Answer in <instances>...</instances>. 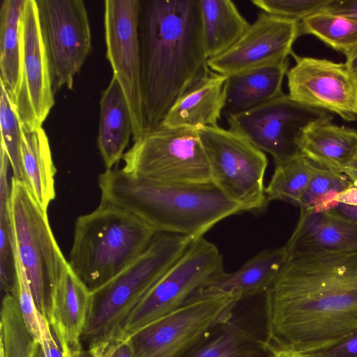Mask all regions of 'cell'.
<instances>
[{"label":"cell","mask_w":357,"mask_h":357,"mask_svg":"<svg viewBox=\"0 0 357 357\" xmlns=\"http://www.w3.org/2000/svg\"><path fill=\"white\" fill-rule=\"evenodd\" d=\"M273 351L312 352L357 331V251L288 257L264 295Z\"/></svg>","instance_id":"cell-1"},{"label":"cell","mask_w":357,"mask_h":357,"mask_svg":"<svg viewBox=\"0 0 357 357\" xmlns=\"http://www.w3.org/2000/svg\"><path fill=\"white\" fill-rule=\"evenodd\" d=\"M139 38L148 130L210 70L199 0H140Z\"/></svg>","instance_id":"cell-2"},{"label":"cell","mask_w":357,"mask_h":357,"mask_svg":"<svg viewBox=\"0 0 357 357\" xmlns=\"http://www.w3.org/2000/svg\"><path fill=\"white\" fill-rule=\"evenodd\" d=\"M101 202L139 218L156 232L193 240L223 219L244 212L214 183H162L139 178L122 169L98 176Z\"/></svg>","instance_id":"cell-3"},{"label":"cell","mask_w":357,"mask_h":357,"mask_svg":"<svg viewBox=\"0 0 357 357\" xmlns=\"http://www.w3.org/2000/svg\"><path fill=\"white\" fill-rule=\"evenodd\" d=\"M193 241L181 234L157 232L146 250L132 263L91 291L81 337L82 349L110 347L124 341L121 331L127 318Z\"/></svg>","instance_id":"cell-4"},{"label":"cell","mask_w":357,"mask_h":357,"mask_svg":"<svg viewBox=\"0 0 357 357\" xmlns=\"http://www.w3.org/2000/svg\"><path fill=\"white\" fill-rule=\"evenodd\" d=\"M156 233L133 214L101 202L75 222L69 266L94 291L139 257Z\"/></svg>","instance_id":"cell-5"},{"label":"cell","mask_w":357,"mask_h":357,"mask_svg":"<svg viewBox=\"0 0 357 357\" xmlns=\"http://www.w3.org/2000/svg\"><path fill=\"white\" fill-rule=\"evenodd\" d=\"M9 204L14 254L20 262L39 313L47 319V303L69 266L53 235L47 210L24 182L11 178Z\"/></svg>","instance_id":"cell-6"},{"label":"cell","mask_w":357,"mask_h":357,"mask_svg":"<svg viewBox=\"0 0 357 357\" xmlns=\"http://www.w3.org/2000/svg\"><path fill=\"white\" fill-rule=\"evenodd\" d=\"M123 171L162 183L212 182L197 129L159 125L146 130L124 153Z\"/></svg>","instance_id":"cell-7"},{"label":"cell","mask_w":357,"mask_h":357,"mask_svg":"<svg viewBox=\"0 0 357 357\" xmlns=\"http://www.w3.org/2000/svg\"><path fill=\"white\" fill-rule=\"evenodd\" d=\"M238 302L228 294L198 296L130 335L133 357H184L232 319Z\"/></svg>","instance_id":"cell-8"},{"label":"cell","mask_w":357,"mask_h":357,"mask_svg":"<svg viewBox=\"0 0 357 357\" xmlns=\"http://www.w3.org/2000/svg\"><path fill=\"white\" fill-rule=\"evenodd\" d=\"M223 271L218 248L204 236L194 240L130 313L122 340L197 297Z\"/></svg>","instance_id":"cell-9"},{"label":"cell","mask_w":357,"mask_h":357,"mask_svg":"<svg viewBox=\"0 0 357 357\" xmlns=\"http://www.w3.org/2000/svg\"><path fill=\"white\" fill-rule=\"evenodd\" d=\"M197 131L212 182L244 211L264 210L268 203L264 185L268 165L264 152L230 129L202 126Z\"/></svg>","instance_id":"cell-10"},{"label":"cell","mask_w":357,"mask_h":357,"mask_svg":"<svg viewBox=\"0 0 357 357\" xmlns=\"http://www.w3.org/2000/svg\"><path fill=\"white\" fill-rule=\"evenodd\" d=\"M332 119L331 113L305 105L284 93L250 110L227 117L230 130L271 154L275 165L301 155L300 144L307 128Z\"/></svg>","instance_id":"cell-11"},{"label":"cell","mask_w":357,"mask_h":357,"mask_svg":"<svg viewBox=\"0 0 357 357\" xmlns=\"http://www.w3.org/2000/svg\"><path fill=\"white\" fill-rule=\"evenodd\" d=\"M20 79L10 98L22 128H42L54 105L50 61L36 0H25L20 21Z\"/></svg>","instance_id":"cell-12"},{"label":"cell","mask_w":357,"mask_h":357,"mask_svg":"<svg viewBox=\"0 0 357 357\" xmlns=\"http://www.w3.org/2000/svg\"><path fill=\"white\" fill-rule=\"evenodd\" d=\"M140 0H105L107 58L126 99L135 141L147 130L144 116L139 15Z\"/></svg>","instance_id":"cell-13"},{"label":"cell","mask_w":357,"mask_h":357,"mask_svg":"<svg viewBox=\"0 0 357 357\" xmlns=\"http://www.w3.org/2000/svg\"><path fill=\"white\" fill-rule=\"evenodd\" d=\"M54 92L73 87L91 47L87 10L82 0H36Z\"/></svg>","instance_id":"cell-14"},{"label":"cell","mask_w":357,"mask_h":357,"mask_svg":"<svg viewBox=\"0 0 357 357\" xmlns=\"http://www.w3.org/2000/svg\"><path fill=\"white\" fill-rule=\"evenodd\" d=\"M296 64L287 73L289 95L305 105L357 119V83L344 63L291 54Z\"/></svg>","instance_id":"cell-15"},{"label":"cell","mask_w":357,"mask_h":357,"mask_svg":"<svg viewBox=\"0 0 357 357\" xmlns=\"http://www.w3.org/2000/svg\"><path fill=\"white\" fill-rule=\"evenodd\" d=\"M299 36V22L261 12L230 49L208 59V66L228 77L278 63L292 54Z\"/></svg>","instance_id":"cell-16"},{"label":"cell","mask_w":357,"mask_h":357,"mask_svg":"<svg viewBox=\"0 0 357 357\" xmlns=\"http://www.w3.org/2000/svg\"><path fill=\"white\" fill-rule=\"evenodd\" d=\"M285 248L289 257L357 251V223L328 212L300 210Z\"/></svg>","instance_id":"cell-17"},{"label":"cell","mask_w":357,"mask_h":357,"mask_svg":"<svg viewBox=\"0 0 357 357\" xmlns=\"http://www.w3.org/2000/svg\"><path fill=\"white\" fill-rule=\"evenodd\" d=\"M91 291L68 266L47 303V319L66 356L82 350Z\"/></svg>","instance_id":"cell-18"},{"label":"cell","mask_w":357,"mask_h":357,"mask_svg":"<svg viewBox=\"0 0 357 357\" xmlns=\"http://www.w3.org/2000/svg\"><path fill=\"white\" fill-rule=\"evenodd\" d=\"M227 78L210 69L177 98L160 125L195 129L218 126L222 114Z\"/></svg>","instance_id":"cell-19"},{"label":"cell","mask_w":357,"mask_h":357,"mask_svg":"<svg viewBox=\"0 0 357 357\" xmlns=\"http://www.w3.org/2000/svg\"><path fill=\"white\" fill-rule=\"evenodd\" d=\"M285 246L264 250L237 271H225L213 280L199 296L228 294L239 301L268 291L288 259Z\"/></svg>","instance_id":"cell-20"},{"label":"cell","mask_w":357,"mask_h":357,"mask_svg":"<svg viewBox=\"0 0 357 357\" xmlns=\"http://www.w3.org/2000/svg\"><path fill=\"white\" fill-rule=\"evenodd\" d=\"M288 59L228 76L225 84L222 115L229 117L250 110L284 93L282 82Z\"/></svg>","instance_id":"cell-21"},{"label":"cell","mask_w":357,"mask_h":357,"mask_svg":"<svg viewBox=\"0 0 357 357\" xmlns=\"http://www.w3.org/2000/svg\"><path fill=\"white\" fill-rule=\"evenodd\" d=\"M98 146L107 169L122 159L133 128L122 89L113 75L100 101Z\"/></svg>","instance_id":"cell-22"},{"label":"cell","mask_w":357,"mask_h":357,"mask_svg":"<svg viewBox=\"0 0 357 357\" xmlns=\"http://www.w3.org/2000/svg\"><path fill=\"white\" fill-rule=\"evenodd\" d=\"M300 151L317 165L342 172L357 157V131L331 120L317 122L305 131Z\"/></svg>","instance_id":"cell-23"},{"label":"cell","mask_w":357,"mask_h":357,"mask_svg":"<svg viewBox=\"0 0 357 357\" xmlns=\"http://www.w3.org/2000/svg\"><path fill=\"white\" fill-rule=\"evenodd\" d=\"M22 162L24 184L38 204L45 210L55 198L54 167L45 131L23 129Z\"/></svg>","instance_id":"cell-24"},{"label":"cell","mask_w":357,"mask_h":357,"mask_svg":"<svg viewBox=\"0 0 357 357\" xmlns=\"http://www.w3.org/2000/svg\"><path fill=\"white\" fill-rule=\"evenodd\" d=\"M207 56L216 57L230 49L250 23L229 0H199Z\"/></svg>","instance_id":"cell-25"},{"label":"cell","mask_w":357,"mask_h":357,"mask_svg":"<svg viewBox=\"0 0 357 357\" xmlns=\"http://www.w3.org/2000/svg\"><path fill=\"white\" fill-rule=\"evenodd\" d=\"M271 354L265 339L231 319L216 328L184 357H270Z\"/></svg>","instance_id":"cell-26"},{"label":"cell","mask_w":357,"mask_h":357,"mask_svg":"<svg viewBox=\"0 0 357 357\" xmlns=\"http://www.w3.org/2000/svg\"><path fill=\"white\" fill-rule=\"evenodd\" d=\"M25 0H3L0 8V69L1 81L11 98L20 79V21Z\"/></svg>","instance_id":"cell-27"},{"label":"cell","mask_w":357,"mask_h":357,"mask_svg":"<svg viewBox=\"0 0 357 357\" xmlns=\"http://www.w3.org/2000/svg\"><path fill=\"white\" fill-rule=\"evenodd\" d=\"M300 34H310L345 56L357 45V22L341 15L317 12L299 22Z\"/></svg>","instance_id":"cell-28"},{"label":"cell","mask_w":357,"mask_h":357,"mask_svg":"<svg viewBox=\"0 0 357 357\" xmlns=\"http://www.w3.org/2000/svg\"><path fill=\"white\" fill-rule=\"evenodd\" d=\"M317 165L300 155L284 164L275 165L265 194L268 202L282 200L299 206Z\"/></svg>","instance_id":"cell-29"},{"label":"cell","mask_w":357,"mask_h":357,"mask_svg":"<svg viewBox=\"0 0 357 357\" xmlns=\"http://www.w3.org/2000/svg\"><path fill=\"white\" fill-rule=\"evenodd\" d=\"M352 183L345 174L317 165L301 197L300 210L329 211L336 204L335 197Z\"/></svg>","instance_id":"cell-30"},{"label":"cell","mask_w":357,"mask_h":357,"mask_svg":"<svg viewBox=\"0 0 357 357\" xmlns=\"http://www.w3.org/2000/svg\"><path fill=\"white\" fill-rule=\"evenodd\" d=\"M0 87L1 146L8 155L13 177L24 183L21 154L23 128L1 81Z\"/></svg>","instance_id":"cell-31"},{"label":"cell","mask_w":357,"mask_h":357,"mask_svg":"<svg viewBox=\"0 0 357 357\" xmlns=\"http://www.w3.org/2000/svg\"><path fill=\"white\" fill-rule=\"evenodd\" d=\"M330 0H252L262 12L301 22L307 17L323 10Z\"/></svg>","instance_id":"cell-32"},{"label":"cell","mask_w":357,"mask_h":357,"mask_svg":"<svg viewBox=\"0 0 357 357\" xmlns=\"http://www.w3.org/2000/svg\"><path fill=\"white\" fill-rule=\"evenodd\" d=\"M15 283V256L8 206L0 208V284L4 295L13 294Z\"/></svg>","instance_id":"cell-33"},{"label":"cell","mask_w":357,"mask_h":357,"mask_svg":"<svg viewBox=\"0 0 357 357\" xmlns=\"http://www.w3.org/2000/svg\"><path fill=\"white\" fill-rule=\"evenodd\" d=\"M15 256V283L12 294L17 300L25 324L32 336L41 340L40 313L34 303L33 297L26 275L17 257Z\"/></svg>","instance_id":"cell-34"},{"label":"cell","mask_w":357,"mask_h":357,"mask_svg":"<svg viewBox=\"0 0 357 357\" xmlns=\"http://www.w3.org/2000/svg\"><path fill=\"white\" fill-rule=\"evenodd\" d=\"M291 354L297 357H357V331L321 349L304 354Z\"/></svg>","instance_id":"cell-35"},{"label":"cell","mask_w":357,"mask_h":357,"mask_svg":"<svg viewBox=\"0 0 357 357\" xmlns=\"http://www.w3.org/2000/svg\"><path fill=\"white\" fill-rule=\"evenodd\" d=\"M39 321L41 332V340H36L31 357H70L63 352L56 340L49 322L40 314Z\"/></svg>","instance_id":"cell-36"},{"label":"cell","mask_w":357,"mask_h":357,"mask_svg":"<svg viewBox=\"0 0 357 357\" xmlns=\"http://www.w3.org/2000/svg\"><path fill=\"white\" fill-rule=\"evenodd\" d=\"M321 11L341 15L357 22V0H330Z\"/></svg>","instance_id":"cell-37"},{"label":"cell","mask_w":357,"mask_h":357,"mask_svg":"<svg viewBox=\"0 0 357 357\" xmlns=\"http://www.w3.org/2000/svg\"><path fill=\"white\" fill-rule=\"evenodd\" d=\"M326 212L357 223V206L336 204L332 208Z\"/></svg>","instance_id":"cell-38"},{"label":"cell","mask_w":357,"mask_h":357,"mask_svg":"<svg viewBox=\"0 0 357 357\" xmlns=\"http://www.w3.org/2000/svg\"><path fill=\"white\" fill-rule=\"evenodd\" d=\"M118 344L111 347L99 346L89 350H80L73 353L70 357H109Z\"/></svg>","instance_id":"cell-39"},{"label":"cell","mask_w":357,"mask_h":357,"mask_svg":"<svg viewBox=\"0 0 357 357\" xmlns=\"http://www.w3.org/2000/svg\"><path fill=\"white\" fill-rule=\"evenodd\" d=\"M336 204L357 206V185L352 183L335 199Z\"/></svg>","instance_id":"cell-40"},{"label":"cell","mask_w":357,"mask_h":357,"mask_svg":"<svg viewBox=\"0 0 357 357\" xmlns=\"http://www.w3.org/2000/svg\"><path fill=\"white\" fill-rule=\"evenodd\" d=\"M109 357H133L128 338L118 344Z\"/></svg>","instance_id":"cell-41"},{"label":"cell","mask_w":357,"mask_h":357,"mask_svg":"<svg viewBox=\"0 0 357 357\" xmlns=\"http://www.w3.org/2000/svg\"><path fill=\"white\" fill-rule=\"evenodd\" d=\"M344 63L357 83V45L346 55Z\"/></svg>","instance_id":"cell-42"},{"label":"cell","mask_w":357,"mask_h":357,"mask_svg":"<svg viewBox=\"0 0 357 357\" xmlns=\"http://www.w3.org/2000/svg\"><path fill=\"white\" fill-rule=\"evenodd\" d=\"M342 173L345 174L354 184L357 185V157L344 169Z\"/></svg>","instance_id":"cell-43"},{"label":"cell","mask_w":357,"mask_h":357,"mask_svg":"<svg viewBox=\"0 0 357 357\" xmlns=\"http://www.w3.org/2000/svg\"><path fill=\"white\" fill-rule=\"evenodd\" d=\"M270 357H297V356H296L293 354H291L285 353V352L273 351Z\"/></svg>","instance_id":"cell-44"},{"label":"cell","mask_w":357,"mask_h":357,"mask_svg":"<svg viewBox=\"0 0 357 357\" xmlns=\"http://www.w3.org/2000/svg\"><path fill=\"white\" fill-rule=\"evenodd\" d=\"M0 357H4L3 346L1 343H0Z\"/></svg>","instance_id":"cell-45"}]
</instances>
